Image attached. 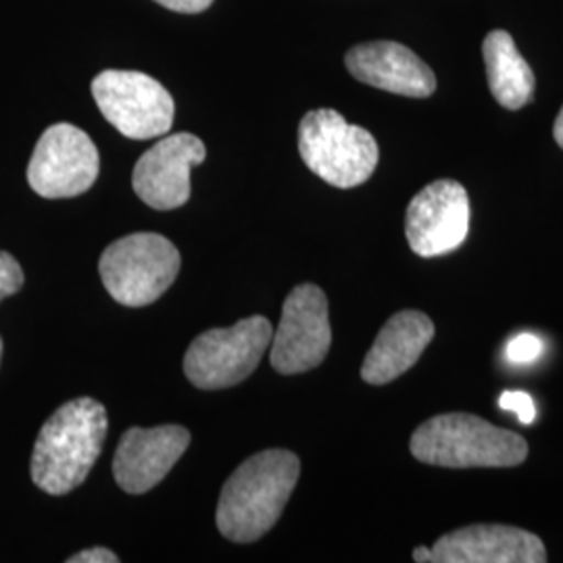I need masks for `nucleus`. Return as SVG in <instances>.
Instances as JSON below:
<instances>
[{
  "label": "nucleus",
  "mask_w": 563,
  "mask_h": 563,
  "mask_svg": "<svg viewBox=\"0 0 563 563\" xmlns=\"http://www.w3.org/2000/svg\"><path fill=\"white\" fill-rule=\"evenodd\" d=\"M301 474L295 453L269 449L249 457L225 481L218 504V528L234 543H253L280 520Z\"/></svg>",
  "instance_id": "1"
},
{
  "label": "nucleus",
  "mask_w": 563,
  "mask_h": 563,
  "mask_svg": "<svg viewBox=\"0 0 563 563\" xmlns=\"http://www.w3.org/2000/svg\"><path fill=\"white\" fill-rule=\"evenodd\" d=\"M107 428L101 402L81 397L60 405L34 444L30 467L34 484L48 495H67L78 488L101 455Z\"/></svg>",
  "instance_id": "2"
},
{
  "label": "nucleus",
  "mask_w": 563,
  "mask_h": 563,
  "mask_svg": "<svg viewBox=\"0 0 563 563\" xmlns=\"http://www.w3.org/2000/svg\"><path fill=\"white\" fill-rule=\"evenodd\" d=\"M418 462L451 470L516 467L528 457V443L518 432L504 430L472 413L430 418L411 437Z\"/></svg>",
  "instance_id": "3"
},
{
  "label": "nucleus",
  "mask_w": 563,
  "mask_h": 563,
  "mask_svg": "<svg viewBox=\"0 0 563 563\" xmlns=\"http://www.w3.org/2000/svg\"><path fill=\"white\" fill-rule=\"evenodd\" d=\"M299 153L318 178L336 188H355L369 180L380 159L376 139L334 109H316L302 118Z\"/></svg>",
  "instance_id": "4"
},
{
  "label": "nucleus",
  "mask_w": 563,
  "mask_h": 563,
  "mask_svg": "<svg viewBox=\"0 0 563 563\" xmlns=\"http://www.w3.org/2000/svg\"><path fill=\"white\" fill-rule=\"evenodd\" d=\"M99 272L115 301L125 307H146L178 278L180 253L162 234L139 232L109 244Z\"/></svg>",
  "instance_id": "5"
},
{
  "label": "nucleus",
  "mask_w": 563,
  "mask_h": 563,
  "mask_svg": "<svg viewBox=\"0 0 563 563\" xmlns=\"http://www.w3.org/2000/svg\"><path fill=\"white\" fill-rule=\"evenodd\" d=\"M274 328L267 318L253 316L232 328L207 330L186 351V378L202 390H220L246 380L272 344Z\"/></svg>",
  "instance_id": "6"
},
{
  "label": "nucleus",
  "mask_w": 563,
  "mask_h": 563,
  "mask_svg": "<svg viewBox=\"0 0 563 563\" xmlns=\"http://www.w3.org/2000/svg\"><path fill=\"white\" fill-rule=\"evenodd\" d=\"M92 97L125 139L148 141L172 130L176 102L163 84L142 71H102L92 80Z\"/></svg>",
  "instance_id": "7"
},
{
  "label": "nucleus",
  "mask_w": 563,
  "mask_h": 563,
  "mask_svg": "<svg viewBox=\"0 0 563 563\" xmlns=\"http://www.w3.org/2000/svg\"><path fill=\"white\" fill-rule=\"evenodd\" d=\"M99 169L101 157L92 139L71 123H55L34 148L27 181L44 199H71L92 188Z\"/></svg>",
  "instance_id": "8"
},
{
  "label": "nucleus",
  "mask_w": 563,
  "mask_h": 563,
  "mask_svg": "<svg viewBox=\"0 0 563 563\" xmlns=\"http://www.w3.org/2000/svg\"><path fill=\"white\" fill-rule=\"evenodd\" d=\"M332 344L328 299L316 284L292 288L282 307L278 330L272 336L269 362L284 376L302 374L325 360Z\"/></svg>",
  "instance_id": "9"
},
{
  "label": "nucleus",
  "mask_w": 563,
  "mask_h": 563,
  "mask_svg": "<svg viewBox=\"0 0 563 563\" xmlns=\"http://www.w3.org/2000/svg\"><path fill=\"white\" fill-rule=\"evenodd\" d=\"M470 230V199L460 181L437 180L407 207L405 234L420 257H441L462 246Z\"/></svg>",
  "instance_id": "10"
},
{
  "label": "nucleus",
  "mask_w": 563,
  "mask_h": 563,
  "mask_svg": "<svg viewBox=\"0 0 563 563\" xmlns=\"http://www.w3.org/2000/svg\"><path fill=\"white\" fill-rule=\"evenodd\" d=\"M205 157L207 148L201 139L188 132L172 134L142 155L132 174V186L148 207L159 211L178 209L190 199V172Z\"/></svg>",
  "instance_id": "11"
},
{
  "label": "nucleus",
  "mask_w": 563,
  "mask_h": 563,
  "mask_svg": "<svg viewBox=\"0 0 563 563\" xmlns=\"http://www.w3.org/2000/svg\"><path fill=\"white\" fill-rule=\"evenodd\" d=\"M188 444L190 432L184 426L130 428L115 451L113 476L130 495L148 493L180 462Z\"/></svg>",
  "instance_id": "12"
},
{
  "label": "nucleus",
  "mask_w": 563,
  "mask_h": 563,
  "mask_svg": "<svg viewBox=\"0 0 563 563\" xmlns=\"http://www.w3.org/2000/svg\"><path fill=\"white\" fill-rule=\"evenodd\" d=\"M543 541L522 528L476 523L441 537L432 547V563H544Z\"/></svg>",
  "instance_id": "13"
},
{
  "label": "nucleus",
  "mask_w": 563,
  "mask_h": 563,
  "mask_svg": "<svg viewBox=\"0 0 563 563\" xmlns=\"http://www.w3.org/2000/svg\"><path fill=\"white\" fill-rule=\"evenodd\" d=\"M344 63L355 80L393 95L428 99L437 90L434 71L399 42L357 44L346 53Z\"/></svg>",
  "instance_id": "14"
},
{
  "label": "nucleus",
  "mask_w": 563,
  "mask_h": 563,
  "mask_svg": "<svg viewBox=\"0 0 563 563\" xmlns=\"http://www.w3.org/2000/svg\"><path fill=\"white\" fill-rule=\"evenodd\" d=\"M434 339V323L422 311H399L384 323L362 365L363 383L383 386L411 369Z\"/></svg>",
  "instance_id": "15"
},
{
  "label": "nucleus",
  "mask_w": 563,
  "mask_h": 563,
  "mask_svg": "<svg viewBox=\"0 0 563 563\" xmlns=\"http://www.w3.org/2000/svg\"><path fill=\"white\" fill-rule=\"evenodd\" d=\"M486 78L495 101L518 111L534 97V74L514 38L504 30H493L483 44Z\"/></svg>",
  "instance_id": "16"
},
{
  "label": "nucleus",
  "mask_w": 563,
  "mask_h": 563,
  "mask_svg": "<svg viewBox=\"0 0 563 563\" xmlns=\"http://www.w3.org/2000/svg\"><path fill=\"white\" fill-rule=\"evenodd\" d=\"M544 344L539 336L534 334H520L516 339L507 342V349H505V355L511 363H518V365H526V363H532L534 360H539L543 355Z\"/></svg>",
  "instance_id": "17"
},
{
  "label": "nucleus",
  "mask_w": 563,
  "mask_h": 563,
  "mask_svg": "<svg viewBox=\"0 0 563 563\" xmlns=\"http://www.w3.org/2000/svg\"><path fill=\"white\" fill-rule=\"evenodd\" d=\"M23 280H25L23 269L18 260L13 255L0 251V301L20 292L23 288Z\"/></svg>",
  "instance_id": "18"
},
{
  "label": "nucleus",
  "mask_w": 563,
  "mask_h": 563,
  "mask_svg": "<svg viewBox=\"0 0 563 563\" xmlns=\"http://www.w3.org/2000/svg\"><path fill=\"white\" fill-rule=\"evenodd\" d=\"M499 407L505 411L516 413L523 426L534 422V418H537V407H534L532 397L522 390H505L504 395L499 397Z\"/></svg>",
  "instance_id": "19"
},
{
  "label": "nucleus",
  "mask_w": 563,
  "mask_h": 563,
  "mask_svg": "<svg viewBox=\"0 0 563 563\" xmlns=\"http://www.w3.org/2000/svg\"><path fill=\"white\" fill-rule=\"evenodd\" d=\"M120 562V558L113 553V551H109V549H104V547H92V549H86V551H80V553H76V555H71L67 563H118Z\"/></svg>",
  "instance_id": "20"
},
{
  "label": "nucleus",
  "mask_w": 563,
  "mask_h": 563,
  "mask_svg": "<svg viewBox=\"0 0 563 563\" xmlns=\"http://www.w3.org/2000/svg\"><path fill=\"white\" fill-rule=\"evenodd\" d=\"M155 2L176 13H202L213 4V0H155Z\"/></svg>",
  "instance_id": "21"
},
{
  "label": "nucleus",
  "mask_w": 563,
  "mask_h": 563,
  "mask_svg": "<svg viewBox=\"0 0 563 563\" xmlns=\"http://www.w3.org/2000/svg\"><path fill=\"white\" fill-rule=\"evenodd\" d=\"M413 562L418 563H432V549H428V547H418V549H413Z\"/></svg>",
  "instance_id": "22"
},
{
  "label": "nucleus",
  "mask_w": 563,
  "mask_h": 563,
  "mask_svg": "<svg viewBox=\"0 0 563 563\" xmlns=\"http://www.w3.org/2000/svg\"><path fill=\"white\" fill-rule=\"evenodd\" d=\"M553 136H555V142L563 148V107L560 115H558V120H555V125H553Z\"/></svg>",
  "instance_id": "23"
},
{
  "label": "nucleus",
  "mask_w": 563,
  "mask_h": 563,
  "mask_svg": "<svg viewBox=\"0 0 563 563\" xmlns=\"http://www.w3.org/2000/svg\"><path fill=\"white\" fill-rule=\"evenodd\" d=\"M0 360H2V339H0Z\"/></svg>",
  "instance_id": "24"
}]
</instances>
